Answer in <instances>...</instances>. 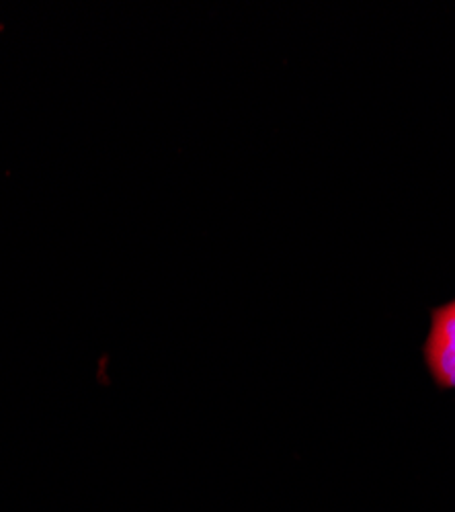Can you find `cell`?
<instances>
[{
  "instance_id": "1",
  "label": "cell",
  "mask_w": 455,
  "mask_h": 512,
  "mask_svg": "<svg viewBox=\"0 0 455 512\" xmlns=\"http://www.w3.org/2000/svg\"><path fill=\"white\" fill-rule=\"evenodd\" d=\"M425 363L441 390H455V312L449 306L433 310L425 343Z\"/></svg>"
}]
</instances>
